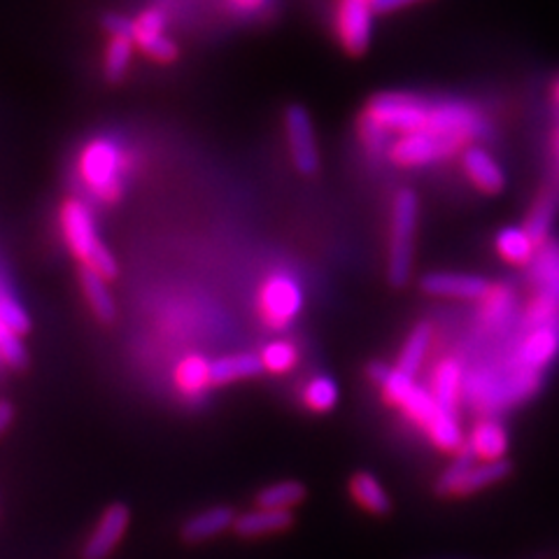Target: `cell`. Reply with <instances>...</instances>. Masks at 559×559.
I'll return each instance as SVG.
<instances>
[{
  "mask_svg": "<svg viewBox=\"0 0 559 559\" xmlns=\"http://www.w3.org/2000/svg\"><path fill=\"white\" fill-rule=\"evenodd\" d=\"M443 133L464 143L483 138L487 121L464 100H427L413 94H380L361 119V138L371 150L390 147V135L408 133Z\"/></svg>",
  "mask_w": 559,
  "mask_h": 559,
  "instance_id": "obj_1",
  "label": "cell"
},
{
  "mask_svg": "<svg viewBox=\"0 0 559 559\" xmlns=\"http://www.w3.org/2000/svg\"><path fill=\"white\" fill-rule=\"evenodd\" d=\"M369 378L380 384L384 399L390 404L404 411L415 425L423 427L429 439L445 452H460L464 445V433L460 427V419L454 413H448L439 399L433 396L423 384H417L415 378L399 373L392 366L371 364Z\"/></svg>",
  "mask_w": 559,
  "mask_h": 559,
  "instance_id": "obj_2",
  "label": "cell"
},
{
  "mask_svg": "<svg viewBox=\"0 0 559 559\" xmlns=\"http://www.w3.org/2000/svg\"><path fill=\"white\" fill-rule=\"evenodd\" d=\"M61 234L68 245V250L80 261L82 269H90L105 280H112L117 275V261L112 252L105 248L96 224L92 217V210L78 199H68L61 207Z\"/></svg>",
  "mask_w": 559,
  "mask_h": 559,
  "instance_id": "obj_3",
  "label": "cell"
},
{
  "mask_svg": "<svg viewBox=\"0 0 559 559\" xmlns=\"http://www.w3.org/2000/svg\"><path fill=\"white\" fill-rule=\"evenodd\" d=\"M78 173L86 189L105 203L124 194L127 154L112 138H94L80 152Z\"/></svg>",
  "mask_w": 559,
  "mask_h": 559,
  "instance_id": "obj_4",
  "label": "cell"
},
{
  "mask_svg": "<svg viewBox=\"0 0 559 559\" xmlns=\"http://www.w3.org/2000/svg\"><path fill=\"white\" fill-rule=\"evenodd\" d=\"M417 229V197L413 189H399L392 201V236H390V266L388 275L394 287H404L413 271Z\"/></svg>",
  "mask_w": 559,
  "mask_h": 559,
  "instance_id": "obj_5",
  "label": "cell"
},
{
  "mask_svg": "<svg viewBox=\"0 0 559 559\" xmlns=\"http://www.w3.org/2000/svg\"><path fill=\"white\" fill-rule=\"evenodd\" d=\"M261 318L271 329H287L304 310V289L294 275L271 273L259 289Z\"/></svg>",
  "mask_w": 559,
  "mask_h": 559,
  "instance_id": "obj_6",
  "label": "cell"
},
{
  "mask_svg": "<svg viewBox=\"0 0 559 559\" xmlns=\"http://www.w3.org/2000/svg\"><path fill=\"white\" fill-rule=\"evenodd\" d=\"M464 140L443 135V133H408V135H399L394 143H390L388 156L392 164L401 168H419V166H429L436 162H443L454 152L464 150Z\"/></svg>",
  "mask_w": 559,
  "mask_h": 559,
  "instance_id": "obj_7",
  "label": "cell"
},
{
  "mask_svg": "<svg viewBox=\"0 0 559 559\" xmlns=\"http://www.w3.org/2000/svg\"><path fill=\"white\" fill-rule=\"evenodd\" d=\"M373 3L371 0H341L336 14V31L341 45L349 55H364L371 45L373 33Z\"/></svg>",
  "mask_w": 559,
  "mask_h": 559,
  "instance_id": "obj_8",
  "label": "cell"
},
{
  "mask_svg": "<svg viewBox=\"0 0 559 559\" xmlns=\"http://www.w3.org/2000/svg\"><path fill=\"white\" fill-rule=\"evenodd\" d=\"M559 355V320L540 326H530V334L524 336L518 347L515 355L509 364L518 366L522 371L532 373H544V369L557 359Z\"/></svg>",
  "mask_w": 559,
  "mask_h": 559,
  "instance_id": "obj_9",
  "label": "cell"
},
{
  "mask_svg": "<svg viewBox=\"0 0 559 559\" xmlns=\"http://www.w3.org/2000/svg\"><path fill=\"white\" fill-rule=\"evenodd\" d=\"M285 129H287V143L292 162L301 175L318 173L320 166V152L314 143L312 121L301 105H292L285 112Z\"/></svg>",
  "mask_w": 559,
  "mask_h": 559,
  "instance_id": "obj_10",
  "label": "cell"
},
{
  "mask_svg": "<svg viewBox=\"0 0 559 559\" xmlns=\"http://www.w3.org/2000/svg\"><path fill=\"white\" fill-rule=\"evenodd\" d=\"M133 24H135L133 43L135 47L143 49L150 59L159 63H170L178 59V47H175V43L164 35L166 14L159 8H150L145 12H140L138 20H133Z\"/></svg>",
  "mask_w": 559,
  "mask_h": 559,
  "instance_id": "obj_11",
  "label": "cell"
},
{
  "mask_svg": "<svg viewBox=\"0 0 559 559\" xmlns=\"http://www.w3.org/2000/svg\"><path fill=\"white\" fill-rule=\"evenodd\" d=\"M131 522V511L124 503H112L100 515L96 530L92 532L90 540L84 544L82 559H105L117 546L121 536H124Z\"/></svg>",
  "mask_w": 559,
  "mask_h": 559,
  "instance_id": "obj_12",
  "label": "cell"
},
{
  "mask_svg": "<svg viewBox=\"0 0 559 559\" xmlns=\"http://www.w3.org/2000/svg\"><path fill=\"white\" fill-rule=\"evenodd\" d=\"M423 292L431 296H443V299H466L478 301L492 292V285L480 275L471 273H429L423 277Z\"/></svg>",
  "mask_w": 559,
  "mask_h": 559,
  "instance_id": "obj_13",
  "label": "cell"
},
{
  "mask_svg": "<svg viewBox=\"0 0 559 559\" xmlns=\"http://www.w3.org/2000/svg\"><path fill=\"white\" fill-rule=\"evenodd\" d=\"M462 166L468 175V180L474 182L476 189L483 194H499L506 187V175L497 159L480 145H468L462 154Z\"/></svg>",
  "mask_w": 559,
  "mask_h": 559,
  "instance_id": "obj_14",
  "label": "cell"
},
{
  "mask_svg": "<svg viewBox=\"0 0 559 559\" xmlns=\"http://www.w3.org/2000/svg\"><path fill=\"white\" fill-rule=\"evenodd\" d=\"M478 462H499L509 452V431L495 417H485L471 429L468 445Z\"/></svg>",
  "mask_w": 559,
  "mask_h": 559,
  "instance_id": "obj_15",
  "label": "cell"
},
{
  "mask_svg": "<svg viewBox=\"0 0 559 559\" xmlns=\"http://www.w3.org/2000/svg\"><path fill=\"white\" fill-rule=\"evenodd\" d=\"M532 285L536 287L538 296H546L559 304V242L548 240L544 248L538 250L536 259L530 266Z\"/></svg>",
  "mask_w": 559,
  "mask_h": 559,
  "instance_id": "obj_16",
  "label": "cell"
},
{
  "mask_svg": "<svg viewBox=\"0 0 559 559\" xmlns=\"http://www.w3.org/2000/svg\"><path fill=\"white\" fill-rule=\"evenodd\" d=\"M236 518L231 509L226 506H215V509H207L194 518H189L182 524V538L187 544H201V540L213 538L226 530H234Z\"/></svg>",
  "mask_w": 559,
  "mask_h": 559,
  "instance_id": "obj_17",
  "label": "cell"
},
{
  "mask_svg": "<svg viewBox=\"0 0 559 559\" xmlns=\"http://www.w3.org/2000/svg\"><path fill=\"white\" fill-rule=\"evenodd\" d=\"M464 369L457 359H443L433 371V382H431V392L439 399V404L448 411L457 415L460 406V396L464 390Z\"/></svg>",
  "mask_w": 559,
  "mask_h": 559,
  "instance_id": "obj_18",
  "label": "cell"
},
{
  "mask_svg": "<svg viewBox=\"0 0 559 559\" xmlns=\"http://www.w3.org/2000/svg\"><path fill=\"white\" fill-rule=\"evenodd\" d=\"M495 245L499 257L515 266H532V261L540 250L524 226H506V229L497 234Z\"/></svg>",
  "mask_w": 559,
  "mask_h": 559,
  "instance_id": "obj_19",
  "label": "cell"
},
{
  "mask_svg": "<svg viewBox=\"0 0 559 559\" xmlns=\"http://www.w3.org/2000/svg\"><path fill=\"white\" fill-rule=\"evenodd\" d=\"M292 511H273V509H257L248 511L236 518L234 532L238 536H264V534H275L292 527Z\"/></svg>",
  "mask_w": 559,
  "mask_h": 559,
  "instance_id": "obj_20",
  "label": "cell"
},
{
  "mask_svg": "<svg viewBox=\"0 0 559 559\" xmlns=\"http://www.w3.org/2000/svg\"><path fill=\"white\" fill-rule=\"evenodd\" d=\"M429 345H431V324H427V322L415 324L404 347H401V355H399V361L394 369L408 378H415L419 373V369H423L425 357L429 353Z\"/></svg>",
  "mask_w": 559,
  "mask_h": 559,
  "instance_id": "obj_21",
  "label": "cell"
},
{
  "mask_svg": "<svg viewBox=\"0 0 559 559\" xmlns=\"http://www.w3.org/2000/svg\"><path fill=\"white\" fill-rule=\"evenodd\" d=\"M175 382H178L182 394L201 396L213 384V361L201 355L185 357L175 369Z\"/></svg>",
  "mask_w": 559,
  "mask_h": 559,
  "instance_id": "obj_22",
  "label": "cell"
},
{
  "mask_svg": "<svg viewBox=\"0 0 559 559\" xmlns=\"http://www.w3.org/2000/svg\"><path fill=\"white\" fill-rule=\"evenodd\" d=\"M349 495L355 497V501L373 515H388L392 511V501L390 495L384 492V487L380 485V480L371 474H355L353 480H349Z\"/></svg>",
  "mask_w": 559,
  "mask_h": 559,
  "instance_id": "obj_23",
  "label": "cell"
},
{
  "mask_svg": "<svg viewBox=\"0 0 559 559\" xmlns=\"http://www.w3.org/2000/svg\"><path fill=\"white\" fill-rule=\"evenodd\" d=\"M557 205H559V191L555 187H550L538 197L527 222H524V229L530 231V236L536 240L538 248H544L550 238V229H552V222L557 215Z\"/></svg>",
  "mask_w": 559,
  "mask_h": 559,
  "instance_id": "obj_24",
  "label": "cell"
},
{
  "mask_svg": "<svg viewBox=\"0 0 559 559\" xmlns=\"http://www.w3.org/2000/svg\"><path fill=\"white\" fill-rule=\"evenodd\" d=\"M80 285L86 296V304H90L96 318L100 322H112L117 314V308H115L112 294L108 289V283H105V277L90 269H80Z\"/></svg>",
  "mask_w": 559,
  "mask_h": 559,
  "instance_id": "obj_25",
  "label": "cell"
},
{
  "mask_svg": "<svg viewBox=\"0 0 559 559\" xmlns=\"http://www.w3.org/2000/svg\"><path fill=\"white\" fill-rule=\"evenodd\" d=\"M264 364L259 355H229L213 361V384H229L236 380H248L261 376Z\"/></svg>",
  "mask_w": 559,
  "mask_h": 559,
  "instance_id": "obj_26",
  "label": "cell"
},
{
  "mask_svg": "<svg viewBox=\"0 0 559 559\" xmlns=\"http://www.w3.org/2000/svg\"><path fill=\"white\" fill-rule=\"evenodd\" d=\"M0 326H5L20 336H26L31 331V318L22 301L16 299L8 266L3 271V287H0Z\"/></svg>",
  "mask_w": 559,
  "mask_h": 559,
  "instance_id": "obj_27",
  "label": "cell"
},
{
  "mask_svg": "<svg viewBox=\"0 0 559 559\" xmlns=\"http://www.w3.org/2000/svg\"><path fill=\"white\" fill-rule=\"evenodd\" d=\"M304 499H306V487L299 480L273 483L257 495L259 509H273V511H292L294 506L301 503Z\"/></svg>",
  "mask_w": 559,
  "mask_h": 559,
  "instance_id": "obj_28",
  "label": "cell"
},
{
  "mask_svg": "<svg viewBox=\"0 0 559 559\" xmlns=\"http://www.w3.org/2000/svg\"><path fill=\"white\" fill-rule=\"evenodd\" d=\"M511 471H513V466H511L509 460H499V462H476L474 468L468 471V476H466V480H464V485H462L460 497L483 492V489L501 483L503 478H509Z\"/></svg>",
  "mask_w": 559,
  "mask_h": 559,
  "instance_id": "obj_29",
  "label": "cell"
},
{
  "mask_svg": "<svg viewBox=\"0 0 559 559\" xmlns=\"http://www.w3.org/2000/svg\"><path fill=\"white\" fill-rule=\"evenodd\" d=\"M476 464V457L474 452H471L468 448H462L457 454H454V460L450 462V466L443 471L441 478H439V485H436V489H439V495H460L462 492V485L468 476V471L474 468Z\"/></svg>",
  "mask_w": 559,
  "mask_h": 559,
  "instance_id": "obj_30",
  "label": "cell"
},
{
  "mask_svg": "<svg viewBox=\"0 0 559 559\" xmlns=\"http://www.w3.org/2000/svg\"><path fill=\"white\" fill-rule=\"evenodd\" d=\"M304 404L312 413H329L338 404V384L326 376L312 378L304 390Z\"/></svg>",
  "mask_w": 559,
  "mask_h": 559,
  "instance_id": "obj_31",
  "label": "cell"
},
{
  "mask_svg": "<svg viewBox=\"0 0 559 559\" xmlns=\"http://www.w3.org/2000/svg\"><path fill=\"white\" fill-rule=\"evenodd\" d=\"M261 364H264V369L271 373H289L296 361H299V353H296V347L289 341H271L269 345H264L261 349Z\"/></svg>",
  "mask_w": 559,
  "mask_h": 559,
  "instance_id": "obj_32",
  "label": "cell"
},
{
  "mask_svg": "<svg viewBox=\"0 0 559 559\" xmlns=\"http://www.w3.org/2000/svg\"><path fill=\"white\" fill-rule=\"evenodd\" d=\"M135 43L131 38H112L108 49H105V75L117 82L127 75L129 63L133 59Z\"/></svg>",
  "mask_w": 559,
  "mask_h": 559,
  "instance_id": "obj_33",
  "label": "cell"
},
{
  "mask_svg": "<svg viewBox=\"0 0 559 559\" xmlns=\"http://www.w3.org/2000/svg\"><path fill=\"white\" fill-rule=\"evenodd\" d=\"M0 357H3L5 366L10 369H24L28 364V355H26V347L20 334H14V331L0 326Z\"/></svg>",
  "mask_w": 559,
  "mask_h": 559,
  "instance_id": "obj_34",
  "label": "cell"
},
{
  "mask_svg": "<svg viewBox=\"0 0 559 559\" xmlns=\"http://www.w3.org/2000/svg\"><path fill=\"white\" fill-rule=\"evenodd\" d=\"M103 26H105V31L110 33V38H131L133 40L135 24H133V20H127V16L108 14L103 20Z\"/></svg>",
  "mask_w": 559,
  "mask_h": 559,
  "instance_id": "obj_35",
  "label": "cell"
},
{
  "mask_svg": "<svg viewBox=\"0 0 559 559\" xmlns=\"http://www.w3.org/2000/svg\"><path fill=\"white\" fill-rule=\"evenodd\" d=\"M371 3H373L376 12H394V10H401V8L415 3V0H371Z\"/></svg>",
  "mask_w": 559,
  "mask_h": 559,
  "instance_id": "obj_36",
  "label": "cell"
},
{
  "mask_svg": "<svg viewBox=\"0 0 559 559\" xmlns=\"http://www.w3.org/2000/svg\"><path fill=\"white\" fill-rule=\"evenodd\" d=\"M231 3L242 12H259L269 5V0H231Z\"/></svg>",
  "mask_w": 559,
  "mask_h": 559,
  "instance_id": "obj_37",
  "label": "cell"
},
{
  "mask_svg": "<svg viewBox=\"0 0 559 559\" xmlns=\"http://www.w3.org/2000/svg\"><path fill=\"white\" fill-rule=\"evenodd\" d=\"M12 417H14L12 404H10V401H3V404H0V429L8 431L10 425H12Z\"/></svg>",
  "mask_w": 559,
  "mask_h": 559,
  "instance_id": "obj_38",
  "label": "cell"
},
{
  "mask_svg": "<svg viewBox=\"0 0 559 559\" xmlns=\"http://www.w3.org/2000/svg\"><path fill=\"white\" fill-rule=\"evenodd\" d=\"M552 154H555V168H557V185H555V189L559 191V129L555 131V138H552Z\"/></svg>",
  "mask_w": 559,
  "mask_h": 559,
  "instance_id": "obj_39",
  "label": "cell"
},
{
  "mask_svg": "<svg viewBox=\"0 0 559 559\" xmlns=\"http://www.w3.org/2000/svg\"><path fill=\"white\" fill-rule=\"evenodd\" d=\"M555 98H557V103H559V80L555 82Z\"/></svg>",
  "mask_w": 559,
  "mask_h": 559,
  "instance_id": "obj_40",
  "label": "cell"
}]
</instances>
